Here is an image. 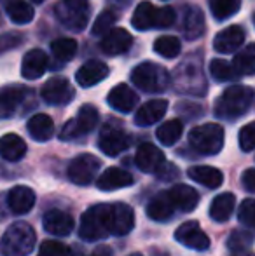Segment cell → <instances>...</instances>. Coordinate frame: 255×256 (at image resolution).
<instances>
[{"mask_svg":"<svg viewBox=\"0 0 255 256\" xmlns=\"http://www.w3.org/2000/svg\"><path fill=\"white\" fill-rule=\"evenodd\" d=\"M253 102L252 88L246 86H232L227 88L215 103V115L225 120H234L248 112Z\"/></svg>","mask_w":255,"mask_h":256,"instance_id":"cell-1","label":"cell"},{"mask_svg":"<svg viewBox=\"0 0 255 256\" xmlns=\"http://www.w3.org/2000/svg\"><path fill=\"white\" fill-rule=\"evenodd\" d=\"M35 230L27 222L13 223L0 239L2 256H28L35 248Z\"/></svg>","mask_w":255,"mask_h":256,"instance_id":"cell-2","label":"cell"},{"mask_svg":"<svg viewBox=\"0 0 255 256\" xmlns=\"http://www.w3.org/2000/svg\"><path fill=\"white\" fill-rule=\"evenodd\" d=\"M110 236V222H109V204L91 206L82 214L81 226H79V237L88 242L103 240Z\"/></svg>","mask_w":255,"mask_h":256,"instance_id":"cell-3","label":"cell"},{"mask_svg":"<svg viewBox=\"0 0 255 256\" xmlns=\"http://www.w3.org/2000/svg\"><path fill=\"white\" fill-rule=\"evenodd\" d=\"M131 80L136 88L145 92H163L170 86L171 78L163 66L152 63V61H145L133 68Z\"/></svg>","mask_w":255,"mask_h":256,"instance_id":"cell-4","label":"cell"},{"mask_svg":"<svg viewBox=\"0 0 255 256\" xmlns=\"http://www.w3.org/2000/svg\"><path fill=\"white\" fill-rule=\"evenodd\" d=\"M189 143L196 152L203 155H215L224 146V129L218 124H203L189 132Z\"/></svg>","mask_w":255,"mask_h":256,"instance_id":"cell-5","label":"cell"},{"mask_svg":"<svg viewBox=\"0 0 255 256\" xmlns=\"http://www.w3.org/2000/svg\"><path fill=\"white\" fill-rule=\"evenodd\" d=\"M56 18L68 30L82 32L89 23V0H62L56 6Z\"/></svg>","mask_w":255,"mask_h":256,"instance_id":"cell-6","label":"cell"},{"mask_svg":"<svg viewBox=\"0 0 255 256\" xmlns=\"http://www.w3.org/2000/svg\"><path fill=\"white\" fill-rule=\"evenodd\" d=\"M100 114L93 104H84L79 110L77 117L70 118L67 124L63 126L62 132H60V140L63 142H70V140H77L82 136L89 134L93 129L98 126Z\"/></svg>","mask_w":255,"mask_h":256,"instance_id":"cell-7","label":"cell"},{"mask_svg":"<svg viewBox=\"0 0 255 256\" xmlns=\"http://www.w3.org/2000/svg\"><path fill=\"white\" fill-rule=\"evenodd\" d=\"M100 160L91 154H81L68 166V180L79 186H86L95 180L100 171Z\"/></svg>","mask_w":255,"mask_h":256,"instance_id":"cell-8","label":"cell"},{"mask_svg":"<svg viewBox=\"0 0 255 256\" xmlns=\"http://www.w3.org/2000/svg\"><path fill=\"white\" fill-rule=\"evenodd\" d=\"M175 239L178 244L189 248L194 251H206L210 248V239L208 236L203 232V228L199 226V223L194 222H185L175 230Z\"/></svg>","mask_w":255,"mask_h":256,"instance_id":"cell-9","label":"cell"},{"mask_svg":"<svg viewBox=\"0 0 255 256\" xmlns=\"http://www.w3.org/2000/svg\"><path fill=\"white\" fill-rule=\"evenodd\" d=\"M129 136L121 128L116 126H105L102 129V134L98 140V146L105 155L109 157H116V155L123 154L129 146Z\"/></svg>","mask_w":255,"mask_h":256,"instance_id":"cell-10","label":"cell"},{"mask_svg":"<svg viewBox=\"0 0 255 256\" xmlns=\"http://www.w3.org/2000/svg\"><path fill=\"white\" fill-rule=\"evenodd\" d=\"M74 96V88L65 77H53L42 86V100L49 104H68Z\"/></svg>","mask_w":255,"mask_h":256,"instance_id":"cell-11","label":"cell"},{"mask_svg":"<svg viewBox=\"0 0 255 256\" xmlns=\"http://www.w3.org/2000/svg\"><path fill=\"white\" fill-rule=\"evenodd\" d=\"M110 236H126L135 226V212L128 204H109Z\"/></svg>","mask_w":255,"mask_h":256,"instance_id":"cell-12","label":"cell"},{"mask_svg":"<svg viewBox=\"0 0 255 256\" xmlns=\"http://www.w3.org/2000/svg\"><path fill=\"white\" fill-rule=\"evenodd\" d=\"M32 94L28 88L21 84H11L0 89V117H11L16 114L18 106L25 103V100Z\"/></svg>","mask_w":255,"mask_h":256,"instance_id":"cell-13","label":"cell"},{"mask_svg":"<svg viewBox=\"0 0 255 256\" xmlns=\"http://www.w3.org/2000/svg\"><path fill=\"white\" fill-rule=\"evenodd\" d=\"M245 30L238 24H231L225 30H222L220 34H217L213 40V49L220 54H231L238 51L245 42Z\"/></svg>","mask_w":255,"mask_h":256,"instance_id":"cell-14","label":"cell"},{"mask_svg":"<svg viewBox=\"0 0 255 256\" xmlns=\"http://www.w3.org/2000/svg\"><path fill=\"white\" fill-rule=\"evenodd\" d=\"M110 74L109 66L103 61L91 60L88 63H84L75 74V80L79 82V86L82 88H93V86L100 84L103 78H107Z\"/></svg>","mask_w":255,"mask_h":256,"instance_id":"cell-15","label":"cell"},{"mask_svg":"<svg viewBox=\"0 0 255 256\" xmlns=\"http://www.w3.org/2000/svg\"><path fill=\"white\" fill-rule=\"evenodd\" d=\"M133 46V37L129 35L128 30L124 28H112L109 34H105L102 44V51L109 56H119V54H124L129 48Z\"/></svg>","mask_w":255,"mask_h":256,"instance_id":"cell-16","label":"cell"},{"mask_svg":"<svg viewBox=\"0 0 255 256\" xmlns=\"http://www.w3.org/2000/svg\"><path fill=\"white\" fill-rule=\"evenodd\" d=\"M164 162V154L152 143H142L136 150L135 164L143 172H156Z\"/></svg>","mask_w":255,"mask_h":256,"instance_id":"cell-17","label":"cell"},{"mask_svg":"<svg viewBox=\"0 0 255 256\" xmlns=\"http://www.w3.org/2000/svg\"><path fill=\"white\" fill-rule=\"evenodd\" d=\"M135 178L131 176V172L124 171L121 168H109L102 172V176L96 182V186L103 192H114V190H121L131 186Z\"/></svg>","mask_w":255,"mask_h":256,"instance_id":"cell-18","label":"cell"},{"mask_svg":"<svg viewBox=\"0 0 255 256\" xmlns=\"http://www.w3.org/2000/svg\"><path fill=\"white\" fill-rule=\"evenodd\" d=\"M7 206L14 214H27L35 206V192L30 186H13L7 194Z\"/></svg>","mask_w":255,"mask_h":256,"instance_id":"cell-19","label":"cell"},{"mask_svg":"<svg viewBox=\"0 0 255 256\" xmlns=\"http://www.w3.org/2000/svg\"><path fill=\"white\" fill-rule=\"evenodd\" d=\"M168 196H170V200L173 204L175 209L184 212H191L197 208L199 204V194L189 185H175L171 186L170 190H166Z\"/></svg>","mask_w":255,"mask_h":256,"instance_id":"cell-20","label":"cell"},{"mask_svg":"<svg viewBox=\"0 0 255 256\" xmlns=\"http://www.w3.org/2000/svg\"><path fill=\"white\" fill-rule=\"evenodd\" d=\"M107 102L114 110L121 114H129L138 104V94L126 84H117L107 96Z\"/></svg>","mask_w":255,"mask_h":256,"instance_id":"cell-21","label":"cell"},{"mask_svg":"<svg viewBox=\"0 0 255 256\" xmlns=\"http://www.w3.org/2000/svg\"><path fill=\"white\" fill-rule=\"evenodd\" d=\"M48 70V56L42 49H32L25 54L21 63V75L28 80L41 78Z\"/></svg>","mask_w":255,"mask_h":256,"instance_id":"cell-22","label":"cell"},{"mask_svg":"<svg viewBox=\"0 0 255 256\" xmlns=\"http://www.w3.org/2000/svg\"><path fill=\"white\" fill-rule=\"evenodd\" d=\"M42 225H44L46 232H49L51 236L65 237L74 230V218L68 212L53 209V211L46 212L44 220H42Z\"/></svg>","mask_w":255,"mask_h":256,"instance_id":"cell-23","label":"cell"},{"mask_svg":"<svg viewBox=\"0 0 255 256\" xmlns=\"http://www.w3.org/2000/svg\"><path fill=\"white\" fill-rule=\"evenodd\" d=\"M168 110L166 100H150V102L143 103L135 114V124L136 126H152L157 120L164 117Z\"/></svg>","mask_w":255,"mask_h":256,"instance_id":"cell-24","label":"cell"},{"mask_svg":"<svg viewBox=\"0 0 255 256\" xmlns=\"http://www.w3.org/2000/svg\"><path fill=\"white\" fill-rule=\"evenodd\" d=\"M204 32V16L201 12L199 7L187 6L184 9V16H182V34L185 38L194 40Z\"/></svg>","mask_w":255,"mask_h":256,"instance_id":"cell-25","label":"cell"},{"mask_svg":"<svg viewBox=\"0 0 255 256\" xmlns=\"http://www.w3.org/2000/svg\"><path fill=\"white\" fill-rule=\"evenodd\" d=\"M27 154V143L21 136L9 132L0 138V157L9 162H18Z\"/></svg>","mask_w":255,"mask_h":256,"instance_id":"cell-26","label":"cell"},{"mask_svg":"<svg viewBox=\"0 0 255 256\" xmlns=\"http://www.w3.org/2000/svg\"><path fill=\"white\" fill-rule=\"evenodd\" d=\"M189 178L196 183H201L206 188H218L224 183V174L211 166H192L187 171Z\"/></svg>","mask_w":255,"mask_h":256,"instance_id":"cell-27","label":"cell"},{"mask_svg":"<svg viewBox=\"0 0 255 256\" xmlns=\"http://www.w3.org/2000/svg\"><path fill=\"white\" fill-rule=\"evenodd\" d=\"M27 129L35 142H48L55 134V122L49 115L37 114L28 120Z\"/></svg>","mask_w":255,"mask_h":256,"instance_id":"cell-28","label":"cell"},{"mask_svg":"<svg viewBox=\"0 0 255 256\" xmlns=\"http://www.w3.org/2000/svg\"><path fill=\"white\" fill-rule=\"evenodd\" d=\"M175 208L170 200L168 192H159L147 204V216L154 222H168L173 216Z\"/></svg>","mask_w":255,"mask_h":256,"instance_id":"cell-29","label":"cell"},{"mask_svg":"<svg viewBox=\"0 0 255 256\" xmlns=\"http://www.w3.org/2000/svg\"><path fill=\"white\" fill-rule=\"evenodd\" d=\"M157 12H159V9H156L150 2L138 4V7L133 12L131 24L140 32L157 28Z\"/></svg>","mask_w":255,"mask_h":256,"instance_id":"cell-30","label":"cell"},{"mask_svg":"<svg viewBox=\"0 0 255 256\" xmlns=\"http://www.w3.org/2000/svg\"><path fill=\"white\" fill-rule=\"evenodd\" d=\"M234 202H236V197L234 194H220L213 199V202L210 204V216L211 220L218 223H224L231 218L232 214V209H234Z\"/></svg>","mask_w":255,"mask_h":256,"instance_id":"cell-31","label":"cell"},{"mask_svg":"<svg viewBox=\"0 0 255 256\" xmlns=\"http://www.w3.org/2000/svg\"><path fill=\"white\" fill-rule=\"evenodd\" d=\"M6 10H7V16L11 18V21H14L16 24L30 23L35 14L27 0H9L6 4Z\"/></svg>","mask_w":255,"mask_h":256,"instance_id":"cell-32","label":"cell"},{"mask_svg":"<svg viewBox=\"0 0 255 256\" xmlns=\"http://www.w3.org/2000/svg\"><path fill=\"white\" fill-rule=\"evenodd\" d=\"M232 70L236 75H253L255 72V46L248 44L241 52H238L232 60Z\"/></svg>","mask_w":255,"mask_h":256,"instance_id":"cell-33","label":"cell"},{"mask_svg":"<svg viewBox=\"0 0 255 256\" xmlns=\"http://www.w3.org/2000/svg\"><path fill=\"white\" fill-rule=\"evenodd\" d=\"M182 131H184V124L178 118H173V120L161 124L156 131V136L159 140V143H163L164 146H171L180 140Z\"/></svg>","mask_w":255,"mask_h":256,"instance_id":"cell-34","label":"cell"},{"mask_svg":"<svg viewBox=\"0 0 255 256\" xmlns=\"http://www.w3.org/2000/svg\"><path fill=\"white\" fill-rule=\"evenodd\" d=\"M252 244H253V236L250 230H241V228L234 230L227 239V248L232 253H238V254L248 253Z\"/></svg>","mask_w":255,"mask_h":256,"instance_id":"cell-35","label":"cell"},{"mask_svg":"<svg viewBox=\"0 0 255 256\" xmlns=\"http://www.w3.org/2000/svg\"><path fill=\"white\" fill-rule=\"evenodd\" d=\"M241 7V0H210V10L215 20L224 21L234 16Z\"/></svg>","mask_w":255,"mask_h":256,"instance_id":"cell-36","label":"cell"},{"mask_svg":"<svg viewBox=\"0 0 255 256\" xmlns=\"http://www.w3.org/2000/svg\"><path fill=\"white\" fill-rule=\"evenodd\" d=\"M51 52L58 61H63V63L72 61L75 58V52H77V42L74 38H67V37L56 38L51 44Z\"/></svg>","mask_w":255,"mask_h":256,"instance_id":"cell-37","label":"cell"},{"mask_svg":"<svg viewBox=\"0 0 255 256\" xmlns=\"http://www.w3.org/2000/svg\"><path fill=\"white\" fill-rule=\"evenodd\" d=\"M154 51L161 54L166 60L171 58H177L182 51V44L177 37H171V35H163V37H157V40L154 42Z\"/></svg>","mask_w":255,"mask_h":256,"instance_id":"cell-38","label":"cell"},{"mask_svg":"<svg viewBox=\"0 0 255 256\" xmlns=\"http://www.w3.org/2000/svg\"><path fill=\"white\" fill-rule=\"evenodd\" d=\"M210 74L213 75V78H217L218 82L225 80H236L238 75L232 70V66L224 60H213L210 63Z\"/></svg>","mask_w":255,"mask_h":256,"instance_id":"cell-39","label":"cell"},{"mask_svg":"<svg viewBox=\"0 0 255 256\" xmlns=\"http://www.w3.org/2000/svg\"><path fill=\"white\" fill-rule=\"evenodd\" d=\"M37 256H72V250L60 240H44Z\"/></svg>","mask_w":255,"mask_h":256,"instance_id":"cell-40","label":"cell"},{"mask_svg":"<svg viewBox=\"0 0 255 256\" xmlns=\"http://www.w3.org/2000/svg\"><path fill=\"white\" fill-rule=\"evenodd\" d=\"M117 16L112 10H103L98 18H96L95 24H93V35H103L109 34L112 30V24L116 23Z\"/></svg>","mask_w":255,"mask_h":256,"instance_id":"cell-41","label":"cell"},{"mask_svg":"<svg viewBox=\"0 0 255 256\" xmlns=\"http://www.w3.org/2000/svg\"><path fill=\"white\" fill-rule=\"evenodd\" d=\"M253 214H255V200L250 197V199H245L239 206L238 211V220L243 226L246 228H252L253 226Z\"/></svg>","mask_w":255,"mask_h":256,"instance_id":"cell-42","label":"cell"},{"mask_svg":"<svg viewBox=\"0 0 255 256\" xmlns=\"http://www.w3.org/2000/svg\"><path fill=\"white\" fill-rule=\"evenodd\" d=\"M239 146L243 152H252L255 146V124L248 122L246 126H243L239 131Z\"/></svg>","mask_w":255,"mask_h":256,"instance_id":"cell-43","label":"cell"},{"mask_svg":"<svg viewBox=\"0 0 255 256\" xmlns=\"http://www.w3.org/2000/svg\"><path fill=\"white\" fill-rule=\"evenodd\" d=\"M21 42H23V35L16 34V32H9V34L2 35V37H0V54L18 48Z\"/></svg>","mask_w":255,"mask_h":256,"instance_id":"cell-44","label":"cell"},{"mask_svg":"<svg viewBox=\"0 0 255 256\" xmlns=\"http://www.w3.org/2000/svg\"><path fill=\"white\" fill-rule=\"evenodd\" d=\"M156 174H157V178L163 180V182H171V180H177L180 172H178L177 166L164 160L163 164H161V168L156 171Z\"/></svg>","mask_w":255,"mask_h":256,"instance_id":"cell-45","label":"cell"},{"mask_svg":"<svg viewBox=\"0 0 255 256\" xmlns=\"http://www.w3.org/2000/svg\"><path fill=\"white\" fill-rule=\"evenodd\" d=\"M241 183H243V186H245V190L248 194L255 192V169L250 168V169H246V171L243 172Z\"/></svg>","mask_w":255,"mask_h":256,"instance_id":"cell-46","label":"cell"},{"mask_svg":"<svg viewBox=\"0 0 255 256\" xmlns=\"http://www.w3.org/2000/svg\"><path fill=\"white\" fill-rule=\"evenodd\" d=\"M89 256H110V250L109 248H98L95 253L89 254Z\"/></svg>","mask_w":255,"mask_h":256,"instance_id":"cell-47","label":"cell"},{"mask_svg":"<svg viewBox=\"0 0 255 256\" xmlns=\"http://www.w3.org/2000/svg\"><path fill=\"white\" fill-rule=\"evenodd\" d=\"M152 256H168L166 253H159V251H157V253H154Z\"/></svg>","mask_w":255,"mask_h":256,"instance_id":"cell-48","label":"cell"},{"mask_svg":"<svg viewBox=\"0 0 255 256\" xmlns=\"http://www.w3.org/2000/svg\"><path fill=\"white\" fill-rule=\"evenodd\" d=\"M32 2H34V4H42L44 0H32Z\"/></svg>","mask_w":255,"mask_h":256,"instance_id":"cell-49","label":"cell"},{"mask_svg":"<svg viewBox=\"0 0 255 256\" xmlns=\"http://www.w3.org/2000/svg\"><path fill=\"white\" fill-rule=\"evenodd\" d=\"M236 256H252V254H248V253H245V254H236Z\"/></svg>","mask_w":255,"mask_h":256,"instance_id":"cell-50","label":"cell"},{"mask_svg":"<svg viewBox=\"0 0 255 256\" xmlns=\"http://www.w3.org/2000/svg\"><path fill=\"white\" fill-rule=\"evenodd\" d=\"M129 256H143V254H140V253H135V254H129Z\"/></svg>","mask_w":255,"mask_h":256,"instance_id":"cell-51","label":"cell"},{"mask_svg":"<svg viewBox=\"0 0 255 256\" xmlns=\"http://www.w3.org/2000/svg\"><path fill=\"white\" fill-rule=\"evenodd\" d=\"M117 2H128V0H117Z\"/></svg>","mask_w":255,"mask_h":256,"instance_id":"cell-52","label":"cell"},{"mask_svg":"<svg viewBox=\"0 0 255 256\" xmlns=\"http://www.w3.org/2000/svg\"><path fill=\"white\" fill-rule=\"evenodd\" d=\"M6 2H9V0H6Z\"/></svg>","mask_w":255,"mask_h":256,"instance_id":"cell-53","label":"cell"}]
</instances>
